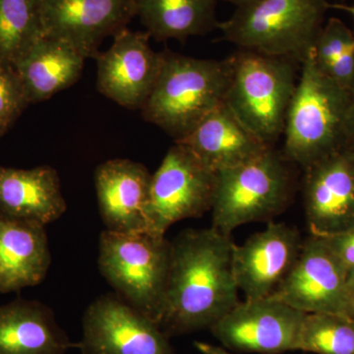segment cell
Wrapping results in <instances>:
<instances>
[{
    "label": "cell",
    "mask_w": 354,
    "mask_h": 354,
    "mask_svg": "<svg viewBox=\"0 0 354 354\" xmlns=\"http://www.w3.org/2000/svg\"><path fill=\"white\" fill-rule=\"evenodd\" d=\"M137 15L157 41L204 36L218 29V0H134Z\"/></svg>",
    "instance_id": "obj_22"
},
{
    "label": "cell",
    "mask_w": 354,
    "mask_h": 354,
    "mask_svg": "<svg viewBox=\"0 0 354 354\" xmlns=\"http://www.w3.org/2000/svg\"><path fill=\"white\" fill-rule=\"evenodd\" d=\"M290 162L274 148L245 164L216 174L213 227L230 235L246 223L271 220L290 204Z\"/></svg>",
    "instance_id": "obj_7"
},
{
    "label": "cell",
    "mask_w": 354,
    "mask_h": 354,
    "mask_svg": "<svg viewBox=\"0 0 354 354\" xmlns=\"http://www.w3.org/2000/svg\"><path fill=\"white\" fill-rule=\"evenodd\" d=\"M44 36L39 0H0V65H12Z\"/></svg>",
    "instance_id": "obj_23"
},
{
    "label": "cell",
    "mask_w": 354,
    "mask_h": 354,
    "mask_svg": "<svg viewBox=\"0 0 354 354\" xmlns=\"http://www.w3.org/2000/svg\"><path fill=\"white\" fill-rule=\"evenodd\" d=\"M176 143L185 146L216 174L245 164L272 148L248 129L225 102Z\"/></svg>",
    "instance_id": "obj_17"
},
{
    "label": "cell",
    "mask_w": 354,
    "mask_h": 354,
    "mask_svg": "<svg viewBox=\"0 0 354 354\" xmlns=\"http://www.w3.org/2000/svg\"><path fill=\"white\" fill-rule=\"evenodd\" d=\"M349 101L351 91L324 75L309 53L286 115L283 158L305 169L344 146Z\"/></svg>",
    "instance_id": "obj_4"
},
{
    "label": "cell",
    "mask_w": 354,
    "mask_h": 354,
    "mask_svg": "<svg viewBox=\"0 0 354 354\" xmlns=\"http://www.w3.org/2000/svg\"><path fill=\"white\" fill-rule=\"evenodd\" d=\"M171 241L149 232L104 230L99 267L118 297L158 323L171 264Z\"/></svg>",
    "instance_id": "obj_6"
},
{
    "label": "cell",
    "mask_w": 354,
    "mask_h": 354,
    "mask_svg": "<svg viewBox=\"0 0 354 354\" xmlns=\"http://www.w3.org/2000/svg\"><path fill=\"white\" fill-rule=\"evenodd\" d=\"M66 208L59 176L53 167H0V211L46 225L58 220Z\"/></svg>",
    "instance_id": "obj_20"
},
{
    "label": "cell",
    "mask_w": 354,
    "mask_h": 354,
    "mask_svg": "<svg viewBox=\"0 0 354 354\" xmlns=\"http://www.w3.org/2000/svg\"><path fill=\"white\" fill-rule=\"evenodd\" d=\"M221 1L230 2V3L234 4V6L239 8V7L246 6H248V4L254 3V2L258 1V0H221Z\"/></svg>",
    "instance_id": "obj_31"
},
{
    "label": "cell",
    "mask_w": 354,
    "mask_h": 354,
    "mask_svg": "<svg viewBox=\"0 0 354 354\" xmlns=\"http://www.w3.org/2000/svg\"><path fill=\"white\" fill-rule=\"evenodd\" d=\"M3 130H2L1 128H0V136H1V135L3 134Z\"/></svg>",
    "instance_id": "obj_33"
},
{
    "label": "cell",
    "mask_w": 354,
    "mask_h": 354,
    "mask_svg": "<svg viewBox=\"0 0 354 354\" xmlns=\"http://www.w3.org/2000/svg\"><path fill=\"white\" fill-rule=\"evenodd\" d=\"M76 346L41 302L17 298L0 305V354H66Z\"/></svg>",
    "instance_id": "obj_19"
},
{
    "label": "cell",
    "mask_w": 354,
    "mask_h": 354,
    "mask_svg": "<svg viewBox=\"0 0 354 354\" xmlns=\"http://www.w3.org/2000/svg\"><path fill=\"white\" fill-rule=\"evenodd\" d=\"M28 104L24 86L14 66L0 65V128L4 132Z\"/></svg>",
    "instance_id": "obj_26"
},
{
    "label": "cell",
    "mask_w": 354,
    "mask_h": 354,
    "mask_svg": "<svg viewBox=\"0 0 354 354\" xmlns=\"http://www.w3.org/2000/svg\"><path fill=\"white\" fill-rule=\"evenodd\" d=\"M160 53V74L141 113L177 142L225 102L230 58L201 59L169 50Z\"/></svg>",
    "instance_id": "obj_2"
},
{
    "label": "cell",
    "mask_w": 354,
    "mask_h": 354,
    "mask_svg": "<svg viewBox=\"0 0 354 354\" xmlns=\"http://www.w3.org/2000/svg\"><path fill=\"white\" fill-rule=\"evenodd\" d=\"M332 8L341 9V10L346 11L353 16L354 19V6H344V4H330Z\"/></svg>",
    "instance_id": "obj_32"
},
{
    "label": "cell",
    "mask_w": 354,
    "mask_h": 354,
    "mask_svg": "<svg viewBox=\"0 0 354 354\" xmlns=\"http://www.w3.org/2000/svg\"><path fill=\"white\" fill-rule=\"evenodd\" d=\"M82 354H176L157 323L118 295L95 299L83 318Z\"/></svg>",
    "instance_id": "obj_10"
},
{
    "label": "cell",
    "mask_w": 354,
    "mask_h": 354,
    "mask_svg": "<svg viewBox=\"0 0 354 354\" xmlns=\"http://www.w3.org/2000/svg\"><path fill=\"white\" fill-rule=\"evenodd\" d=\"M310 57L317 68L337 85L354 87V32L339 18H330L323 26Z\"/></svg>",
    "instance_id": "obj_24"
},
{
    "label": "cell",
    "mask_w": 354,
    "mask_h": 354,
    "mask_svg": "<svg viewBox=\"0 0 354 354\" xmlns=\"http://www.w3.org/2000/svg\"><path fill=\"white\" fill-rule=\"evenodd\" d=\"M304 199L311 234L344 232L354 225V150L342 146L305 167Z\"/></svg>",
    "instance_id": "obj_13"
},
{
    "label": "cell",
    "mask_w": 354,
    "mask_h": 354,
    "mask_svg": "<svg viewBox=\"0 0 354 354\" xmlns=\"http://www.w3.org/2000/svg\"><path fill=\"white\" fill-rule=\"evenodd\" d=\"M348 277L322 237L311 234L302 243L292 269L271 297L304 313L346 315Z\"/></svg>",
    "instance_id": "obj_14"
},
{
    "label": "cell",
    "mask_w": 354,
    "mask_h": 354,
    "mask_svg": "<svg viewBox=\"0 0 354 354\" xmlns=\"http://www.w3.org/2000/svg\"><path fill=\"white\" fill-rule=\"evenodd\" d=\"M230 58L225 102L248 129L272 147L285 129L301 64L245 48Z\"/></svg>",
    "instance_id": "obj_3"
},
{
    "label": "cell",
    "mask_w": 354,
    "mask_h": 354,
    "mask_svg": "<svg viewBox=\"0 0 354 354\" xmlns=\"http://www.w3.org/2000/svg\"><path fill=\"white\" fill-rule=\"evenodd\" d=\"M194 346L201 354H232L228 353L225 348L208 344V342H196Z\"/></svg>",
    "instance_id": "obj_30"
},
{
    "label": "cell",
    "mask_w": 354,
    "mask_h": 354,
    "mask_svg": "<svg viewBox=\"0 0 354 354\" xmlns=\"http://www.w3.org/2000/svg\"><path fill=\"white\" fill-rule=\"evenodd\" d=\"M346 315L354 319V272L348 274L346 281Z\"/></svg>",
    "instance_id": "obj_29"
},
{
    "label": "cell",
    "mask_w": 354,
    "mask_h": 354,
    "mask_svg": "<svg viewBox=\"0 0 354 354\" xmlns=\"http://www.w3.org/2000/svg\"><path fill=\"white\" fill-rule=\"evenodd\" d=\"M328 0H258L220 22L223 39L241 48L297 60L308 57L324 26Z\"/></svg>",
    "instance_id": "obj_5"
},
{
    "label": "cell",
    "mask_w": 354,
    "mask_h": 354,
    "mask_svg": "<svg viewBox=\"0 0 354 354\" xmlns=\"http://www.w3.org/2000/svg\"><path fill=\"white\" fill-rule=\"evenodd\" d=\"M50 263L46 225L0 211V293L39 285Z\"/></svg>",
    "instance_id": "obj_18"
},
{
    "label": "cell",
    "mask_w": 354,
    "mask_h": 354,
    "mask_svg": "<svg viewBox=\"0 0 354 354\" xmlns=\"http://www.w3.org/2000/svg\"><path fill=\"white\" fill-rule=\"evenodd\" d=\"M150 39L147 32L125 28L108 50L95 57L97 90L123 108L142 109L157 82L162 53L153 50Z\"/></svg>",
    "instance_id": "obj_12"
},
{
    "label": "cell",
    "mask_w": 354,
    "mask_h": 354,
    "mask_svg": "<svg viewBox=\"0 0 354 354\" xmlns=\"http://www.w3.org/2000/svg\"><path fill=\"white\" fill-rule=\"evenodd\" d=\"M171 264L158 325L167 337L211 329L239 304L234 243L213 227L183 232L171 242Z\"/></svg>",
    "instance_id": "obj_1"
},
{
    "label": "cell",
    "mask_w": 354,
    "mask_h": 354,
    "mask_svg": "<svg viewBox=\"0 0 354 354\" xmlns=\"http://www.w3.org/2000/svg\"><path fill=\"white\" fill-rule=\"evenodd\" d=\"M344 146L354 150V87L351 91V101L344 128Z\"/></svg>",
    "instance_id": "obj_28"
},
{
    "label": "cell",
    "mask_w": 354,
    "mask_h": 354,
    "mask_svg": "<svg viewBox=\"0 0 354 354\" xmlns=\"http://www.w3.org/2000/svg\"><path fill=\"white\" fill-rule=\"evenodd\" d=\"M297 351L354 354V319L339 313L305 314Z\"/></svg>",
    "instance_id": "obj_25"
},
{
    "label": "cell",
    "mask_w": 354,
    "mask_h": 354,
    "mask_svg": "<svg viewBox=\"0 0 354 354\" xmlns=\"http://www.w3.org/2000/svg\"><path fill=\"white\" fill-rule=\"evenodd\" d=\"M305 314L272 297L245 299L209 330L230 351L281 354L297 351Z\"/></svg>",
    "instance_id": "obj_9"
},
{
    "label": "cell",
    "mask_w": 354,
    "mask_h": 354,
    "mask_svg": "<svg viewBox=\"0 0 354 354\" xmlns=\"http://www.w3.org/2000/svg\"><path fill=\"white\" fill-rule=\"evenodd\" d=\"M322 237V236H320ZM326 245L342 265L348 274L354 272V225L337 232L322 237Z\"/></svg>",
    "instance_id": "obj_27"
},
{
    "label": "cell",
    "mask_w": 354,
    "mask_h": 354,
    "mask_svg": "<svg viewBox=\"0 0 354 354\" xmlns=\"http://www.w3.org/2000/svg\"><path fill=\"white\" fill-rule=\"evenodd\" d=\"M86 58L69 44L43 36L14 64L30 102H39L74 85Z\"/></svg>",
    "instance_id": "obj_21"
},
{
    "label": "cell",
    "mask_w": 354,
    "mask_h": 354,
    "mask_svg": "<svg viewBox=\"0 0 354 354\" xmlns=\"http://www.w3.org/2000/svg\"><path fill=\"white\" fill-rule=\"evenodd\" d=\"M302 243L295 227L271 221L241 245L234 244L235 281L246 299L271 297L297 262Z\"/></svg>",
    "instance_id": "obj_15"
},
{
    "label": "cell",
    "mask_w": 354,
    "mask_h": 354,
    "mask_svg": "<svg viewBox=\"0 0 354 354\" xmlns=\"http://www.w3.org/2000/svg\"><path fill=\"white\" fill-rule=\"evenodd\" d=\"M216 174L176 143L152 174L147 232L165 235L171 225L199 218L213 206Z\"/></svg>",
    "instance_id": "obj_8"
},
{
    "label": "cell",
    "mask_w": 354,
    "mask_h": 354,
    "mask_svg": "<svg viewBox=\"0 0 354 354\" xmlns=\"http://www.w3.org/2000/svg\"><path fill=\"white\" fill-rule=\"evenodd\" d=\"M44 36L64 41L84 57L127 28L137 15L134 0H39Z\"/></svg>",
    "instance_id": "obj_11"
},
{
    "label": "cell",
    "mask_w": 354,
    "mask_h": 354,
    "mask_svg": "<svg viewBox=\"0 0 354 354\" xmlns=\"http://www.w3.org/2000/svg\"><path fill=\"white\" fill-rule=\"evenodd\" d=\"M151 183L145 165L127 158L109 160L95 169V191L106 230L147 232Z\"/></svg>",
    "instance_id": "obj_16"
}]
</instances>
